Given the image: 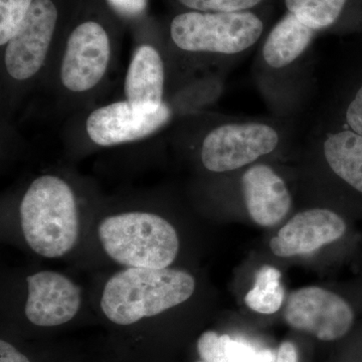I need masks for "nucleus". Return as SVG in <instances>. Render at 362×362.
<instances>
[{
	"label": "nucleus",
	"mask_w": 362,
	"mask_h": 362,
	"mask_svg": "<svg viewBox=\"0 0 362 362\" xmlns=\"http://www.w3.org/2000/svg\"><path fill=\"white\" fill-rule=\"evenodd\" d=\"M21 235L42 258L62 259L77 247L82 230L77 188L57 173L35 176L18 204Z\"/></svg>",
	"instance_id": "obj_1"
},
{
	"label": "nucleus",
	"mask_w": 362,
	"mask_h": 362,
	"mask_svg": "<svg viewBox=\"0 0 362 362\" xmlns=\"http://www.w3.org/2000/svg\"><path fill=\"white\" fill-rule=\"evenodd\" d=\"M195 286L192 274L171 267L122 268L105 282L99 306L109 322L131 327L185 303Z\"/></svg>",
	"instance_id": "obj_2"
},
{
	"label": "nucleus",
	"mask_w": 362,
	"mask_h": 362,
	"mask_svg": "<svg viewBox=\"0 0 362 362\" xmlns=\"http://www.w3.org/2000/svg\"><path fill=\"white\" fill-rule=\"evenodd\" d=\"M97 237L105 255L122 268H169L180 252L175 226L149 209L107 214L98 223Z\"/></svg>",
	"instance_id": "obj_3"
},
{
	"label": "nucleus",
	"mask_w": 362,
	"mask_h": 362,
	"mask_svg": "<svg viewBox=\"0 0 362 362\" xmlns=\"http://www.w3.org/2000/svg\"><path fill=\"white\" fill-rule=\"evenodd\" d=\"M116 59L109 30L99 21H84L69 33L47 77L66 105L84 106L103 89Z\"/></svg>",
	"instance_id": "obj_4"
},
{
	"label": "nucleus",
	"mask_w": 362,
	"mask_h": 362,
	"mask_svg": "<svg viewBox=\"0 0 362 362\" xmlns=\"http://www.w3.org/2000/svg\"><path fill=\"white\" fill-rule=\"evenodd\" d=\"M266 23L257 11L202 13L185 11L169 25L171 44L194 61L238 58L261 42Z\"/></svg>",
	"instance_id": "obj_5"
},
{
	"label": "nucleus",
	"mask_w": 362,
	"mask_h": 362,
	"mask_svg": "<svg viewBox=\"0 0 362 362\" xmlns=\"http://www.w3.org/2000/svg\"><path fill=\"white\" fill-rule=\"evenodd\" d=\"M59 16L52 0H35L20 30L1 47V95L6 104L13 105L47 78L56 57Z\"/></svg>",
	"instance_id": "obj_6"
},
{
	"label": "nucleus",
	"mask_w": 362,
	"mask_h": 362,
	"mask_svg": "<svg viewBox=\"0 0 362 362\" xmlns=\"http://www.w3.org/2000/svg\"><path fill=\"white\" fill-rule=\"evenodd\" d=\"M199 137L202 168L214 175H225L271 156L282 146L288 133L277 121L239 119L221 121Z\"/></svg>",
	"instance_id": "obj_7"
},
{
	"label": "nucleus",
	"mask_w": 362,
	"mask_h": 362,
	"mask_svg": "<svg viewBox=\"0 0 362 362\" xmlns=\"http://www.w3.org/2000/svg\"><path fill=\"white\" fill-rule=\"evenodd\" d=\"M318 35L292 13H286L265 33L256 59L259 87L275 108L283 111L287 95L295 90V80L302 75L312 44Z\"/></svg>",
	"instance_id": "obj_8"
},
{
	"label": "nucleus",
	"mask_w": 362,
	"mask_h": 362,
	"mask_svg": "<svg viewBox=\"0 0 362 362\" xmlns=\"http://www.w3.org/2000/svg\"><path fill=\"white\" fill-rule=\"evenodd\" d=\"M168 103L156 112L134 108L126 100L97 107L86 117V137L98 147H113L141 141L165 127L173 118Z\"/></svg>",
	"instance_id": "obj_9"
},
{
	"label": "nucleus",
	"mask_w": 362,
	"mask_h": 362,
	"mask_svg": "<svg viewBox=\"0 0 362 362\" xmlns=\"http://www.w3.org/2000/svg\"><path fill=\"white\" fill-rule=\"evenodd\" d=\"M23 315L40 329H56L71 322L83 305V290L73 280L54 270L28 276Z\"/></svg>",
	"instance_id": "obj_10"
},
{
	"label": "nucleus",
	"mask_w": 362,
	"mask_h": 362,
	"mask_svg": "<svg viewBox=\"0 0 362 362\" xmlns=\"http://www.w3.org/2000/svg\"><path fill=\"white\" fill-rule=\"evenodd\" d=\"M284 318L294 329L322 341H335L349 333L354 311L343 298L320 287H305L288 298Z\"/></svg>",
	"instance_id": "obj_11"
},
{
	"label": "nucleus",
	"mask_w": 362,
	"mask_h": 362,
	"mask_svg": "<svg viewBox=\"0 0 362 362\" xmlns=\"http://www.w3.org/2000/svg\"><path fill=\"white\" fill-rule=\"evenodd\" d=\"M346 230L344 220L327 209L301 211L278 232L270 242L274 255L283 258L310 254L339 240Z\"/></svg>",
	"instance_id": "obj_12"
},
{
	"label": "nucleus",
	"mask_w": 362,
	"mask_h": 362,
	"mask_svg": "<svg viewBox=\"0 0 362 362\" xmlns=\"http://www.w3.org/2000/svg\"><path fill=\"white\" fill-rule=\"evenodd\" d=\"M240 188L247 213L259 226L278 225L291 209L292 195L287 183L264 162L244 168Z\"/></svg>",
	"instance_id": "obj_13"
},
{
	"label": "nucleus",
	"mask_w": 362,
	"mask_h": 362,
	"mask_svg": "<svg viewBox=\"0 0 362 362\" xmlns=\"http://www.w3.org/2000/svg\"><path fill=\"white\" fill-rule=\"evenodd\" d=\"M168 69L163 54L151 44L136 47L124 80V100L134 108L156 112L165 100Z\"/></svg>",
	"instance_id": "obj_14"
},
{
	"label": "nucleus",
	"mask_w": 362,
	"mask_h": 362,
	"mask_svg": "<svg viewBox=\"0 0 362 362\" xmlns=\"http://www.w3.org/2000/svg\"><path fill=\"white\" fill-rule=\"evenodd\" d=\"M314 137L331 173L362 195V136L327 121Z\"/></svg>",
	"instance_id": "obj_15"
},
{
	"label": "nucleus",
	"mask_w": 362,
	"mask_h": 362,
	"mask_svg": "<svg viewBox=\"0 0 362 362\" xmlns=\"http://www.w3.org/2000/svg\"><path fill=\"white\" fill-rule=\"evenodd\" d=\"M347 66L335 92L328 121L362 136V54Z\"/></svg>",
	"instance_id": "obj_16"
},
{
	"label": "nucleus",
	"mask_w": 362,
	"mask_h": 362,
	"mask_svg": "<svg viewBox=\"0 0 362 362\" xmlns=\"http://www.w3.org/2000/svg\"><path fill=\"white\" fill-rule=\"evenodd\" d=\"M349 0H284L288 13L317 33L329 32L341 21Z\"/></svg>",
	"instance_id": "obj_17"
},
{
	"label": "nucleus",
	"mask_w": 362,
	"mask_h": 362,
	"mask_svg": "<svg viewBox=\"0 0 362 362\" xmlns=\"http://www.w3.org/2000/svg\"><path fill=\"white\" fill-rule=\"evenodd\" d=\"M278 269L264 266L256 274L254 287L247 293L245 301L252 310L261 314L277 312L284 301L285 290L281 284Z\"/></svg>",
	"instance_id": "obj_18"
},
{
	"label": "nucleus",
	"mask_w": 362,
	"mask_h": 362,
	"mask_svg": "<svg viewBox=\"0 0 362 362\" xmlns=\"http://www.w3.org/2000/svg\"><path fill=\"white\" fill-rule=\"evenodd\" d=\"M197 349L202 358L197 362H250L257 352L246 343L228 335L218 337L213 331L202 335Z\"/></svg>",
	"instance_id": "obj_19"
},
{
	"label": "nucleus",
	"mask_w": 362,
	"mask_h": 362,
	"mask_svg": "<svg viewBox=\"0 0 362 362\" xmlns=\"http://www.w3.org/2000/svg\"><path fill=\"white\" fill-rule=\"evenodd\" d=\"M35 0H0V45L9 42L30 13Z\"/></svg>",
	"instance_id": "obj_20"
},
{
	"label": "nucleus",
	"mask_w": 362,
	"mask_h": 362,
	"mask_svg": "<svg viewBox=\"0 0 362 362\" xmlns=\"http://www.w3.org/2000/svg\"><path fill=\"white\" fill-rule=\"evenodd\" d=\"M185 11L202 13H239L257 11L268 0H176Z\"/></svg>",
	"instance_id": "obj_21"
},
{
	"label": "nucleus",
	"mask_w": 362,
	"mask_h": 362,
	"mask_svg": "<svg viewBox=\"0 0 362 362\" xmlns=\"http://www.w3.org/2000/svg\"><path fill=\"white\" fill-rule=\"evenodd\" d=\"M119 16L133 18L142 16L147 7V0H107Z\"/></svg>",
	"instance_id": "obj_22"
},
{
	"label": "nucleus",
	"mask_w": 362,
	"mask_h": 362,
	"mask_svg": "<svg viewBox=\"0 0 362 362\" xmlns=\"http://www.w3.org/2000/svg\"><path fill=\"white\" fill-rule=\"evenodd\" d=\"M0 362H33L25 352L6 338L0 340Z\"/></svg>",
	"instance_id": "obj_23"
},
{
	"label": "nucleus",
	"mask_w": 362,
	"mask_h": 362,
	"mask_svg": "<svg viewBox=\"0 0 362 362\" xmlns=\"http://www.w3.org/2000/svg\"><path fill=\"white\" fill-rule=\"evenodd\" d=\"M276 362H298L296 346L290 341L283 342L276 354Z\"/></svg>",
	"instance_id": "obj_24"
}]
</instances>
